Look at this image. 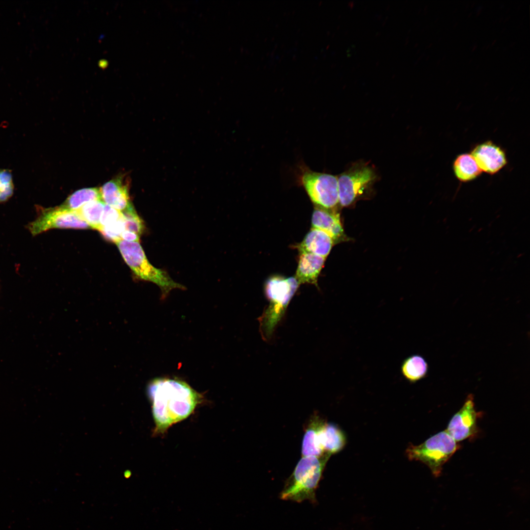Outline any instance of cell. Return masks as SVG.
Listing matches in <instances>:
<instances>
[{"instance_id": "obj_1", "label": "cell", "mask_w": 530, "mask_h": 530, "mask_svg": "<svg viewBox=\"0 0 530 530\" xmlns=\"http://www.w3.org/2000/svg\"><path fill=\"white\" fill-rule=\"evenodd\" d=\"M147 393L157 433H163L172 424L187 418L202 400L200 394L177 378H156L149 383Z\"/></svg>"}, {"instance_id": "obj_2", "label": "cell", "mask_w": 530, "mask_h": 530, "mask_svg": "<svg viewBox=\"0 0 530 530\" xmlns=\"http://www.w3.org/2000/svg\"><path fill=\"white\" fill-rule=\"evenodd\" d=\"M330 455L303 456L287 480L280 497L284 500L316 502V490Z\"/></svg>"}, {"instance_id": "obj_3", "label": "cell", "mask_w": 530, "mask_h": 530, "mask_svg": "<svg viewBox=\"0 0 530 530\" xmlns=\"http://www.w3.org/2000/svg\"><path fill=\"white\" fill-rule=\"evenodd\" d=\"M299 284L293 277L275 276L267 281L265 292L269 304L260 318V329L263 338L268 339L271 336Z\"/></svg>"}, {"instance_id": "obj_4", "label": "cell", "mask_w": 530, "mask_h": 530, "mask_svg": "<svg viewBox=\"0 0 530 530\" xmlns=\"http://www.w3.org/2000/svg\"><path fill=\"white\" fill-rule=\"evenodd\" d=\"M125 262L139 278L156 284L165 297L173 289H184L175 282L167 273L152 265L148 261L139 242L120 239L115 243Z\"/></svg>"}, {"instance_id": "obj_5", "label": "cell", "mask_w": 530, "mask_h": 530, "mask_svg": "<svg viewBox=\"0 0 530 530\" xmlns=\"http://www.w3.org/2000/svg\"><path fill=\"white\" fill-rule=\"evenodd\" d=\"M459 445L447 430L431 436L418 446H411L407 451L410 459L426 465L432 475L439 477L443 465L459 449Z\"/></svg>"}, {"instance_id": "obj_6", "label": "cell", "mask_w": 530, "mask_h": 530, "mask_svg": "<svg viewBox=\"0 0 530 530\" xmlns=\"http://www.w3.org/2000/svg\"><path fill=\"white\" fill-rule=\"evenodd\" d=\"M296 182L305 190L311 201L318 207L333 209L339 203L338 177L314 171L305 163L298 164Z\"/></svg>"}, {"instance_id": "obj_7", "label": "cell", "mask_w": 530, "mask_h": 530, "mask_svg": "<svg viewBox=\"0 0 530 530\" xmlns=\"http://www.w3.org/2000/svg\"><path fill=\"white\" fill-rule=\"evenodd\" d=\"M375 175L369 166L362 163L353 165L338 177L339 203L350 205L372 185Z\"/></svg>"}, {"instance_id": "obj_8", "label": "cell", "mask_w": 530, "mask_h": 530, "mask_svg": "<svg viewBox=\"0 0 530 530\" xmlns=\"http://www.w3.org/2000/svg\"><path fill=\"white\" fill-rule=\"evenodd\" d=\"M36 219L28 224L27 228L33 236L55 228L91 229L76 211L54 208H39Z\"/></svg>"}, {"instance_id": "obj_9", "label": "cell", "mask_w": 530, "mask_h": 530, "mask_svg": "<svg viewBox=\"0 0 530 530\" xmlns=\"http://www.w3.org/2000/svg\"><path fill=\"white\" fill-rule=\"evenodd\" d=\"M450 420L447 431L456 442L465 440L477 432V414L472 395Z\"/></svg>"}, {"instance_id": "obj_10", "label": "cell", "mask_w": 530, "mask_h": 530, "mask_svg": "<svg viewBox=\"0 0 530 530\" xmlns=\"http://www.w3.org/2000/svg\"><path fill=\"white\" fill-rule=\"evenodd\" d=\"M471 155L481 171L490 174L498 172L507 162L504 151L491 141L476 146Z\"/></svg>"}, {"instance_id": "obj_11", "label": "cell", "mask_w": 530, "mask_h": 530, "mask_svg": "<svg viewBox=\"0 0 530 530\" xmlns=\"http://www.w3.org/2000/svg\"><path fill=\"white\" fill-rule=\"evenodd\" d=\"M100 191L102 201L105 204L121 212L132 205L128 187L122 177L106 182L100 188Z\"/></svg>"}, {"instance_id": "obj_12", "label": "cell", "mask_w": 530, "mask_h": 530, "mask_svg": "<svg viewBox=\"0 0 530 530\" xmlns=\"http://www.w3.org/2000/svg\"><path fill=\"white\" fill-rule=\"evenodd\" d=\"M331 209L318 207L315 208L312 214V225L313 228L327 233L335 242H337L345 236L339 214Z\"/></svg>"}, {"instance_id": "obj_13", "label": "cell", "mask_w": 530, "mask_h": 530, "mask_svg": "<svg viewBox=\"0 0 530 530\" xmlns=\"http://www.w3.org/2000/svg\"><path fill=\"white\" fill-rule=\"evenodd\" d=\"M325 421L317 414H314L309 420L304 434L301 453L303 456H321L325 454L320 442L319 434L322 425Z\"/></svg>"}, {"instance_id": "obj_14", "label": "cell", "mask_w": 530, "mask_h": 530, "mask_svg": "<svg viewBox=\"0 0 530 530\" xmlns=\"http://www.w3.org/2000/svg\"><path fill=\"white\" fill-rule=\"evenodd\" d=\"M335 241L327 233L318 229H312L298 245L301 253H309L326 258Z\"/></svg>"}, {"instance_id": "obj_15", "label": "cell", "mask_w": 530, "mask_h": 530, "mask_svg": "<svg viewBox=\"0 0 530 530\" xmlns=\"http://www.w3.org/2000/svg\"><path fill=\"white\" fill-rule=\"evenodd\" d=\"M325 258L312 253H301L295 277L299 284L317 285Z\"/></svg>"}, {"instance_id": "obj_16", "label": "cell", "mask_w": 530, "mask_h": 530, "mask_svg": "<svg viewBox=\"0 0 530 530\" xmlns=\"http://www.w3.org/2000/svg\"><path fill=\"white\" fill-rule=\"evenodd\" d=\"M320 442L325 454H331L341 451L345 444V436L337 425L324 422L319 434Z\"/></svg>"}, {"instance_id": "obj_17", "label": "cell", "mask_w": 530, "mask_h": 530, "mask_svg": "<svg viewBox=\"0 0 530 530\" xmlns=\"http://www.w3.org/2000/svg\"><path fill=\"white\" fill-rule=\"evenodd\" d=\"M428 365L421 355H413L406 358L401 363L400 372L403 377L411 383L425 377L428 373Z\"/></svg>"}, {"instance_id": "obj_18", "label": "cell", "mask_w": 530, "mask_h": 530, "mask_svg": "<svg viewBox=\"0 0 530 530\" xmlns=\"http://www.w3.org/2000/svg\"><path fill=\"white\" fill-rule=\"evenodd\" d=\"M453 167L456 178L462 182L474 180L481 172L475 159L469 154H463L457 157Z\"/></svg>"}, {"instance_id": "obj_19", "label": "cell", "mask_w": 530, "mask_h": 530, "mask_svg": "<svg viewBox=\"0 0 530 530\" xmlns=\"http://www.w3.org/2000/svg\"><path fill=\"white\" fill-rule=\"evenodd\" d=\"M96 200H102L100 188H85L72 193L60 206L66 209L76 211L85 204Z\"/></svg>"}, {"instance_id": "obj_20", "label": "cell", "mask_w": 530, "mask_h": 530, "mask_svg": "<svg viewBox=\"0 0 530 530\" xmlns=\"http://www.w3.org/2000/svg\"><path fill=\"white\" fill-rule=\"evenodd\" d=\"M105 204L102 200L89 202L76 211L91 229L99 231Z\"/></svg>"}, {"instance_id": "obj_21", "label": "cell", "mask_w": 530, "mask_h": 530, "mask_svg": "<svg viewBox=\"0 0 530 530\" xmlns=\"http://www.w3.org/2000/svg\"><path fill=\"white\" fill-rule=\"evenodd\" d=\"M122 212L124 217L125 230L134 233L140 236L143 232L144 226L133 206L131 205Z\"/></svg>"}, {"instance_id": "obj_22", "label": "cell", "mask_w": 530, "mask_h": 530, "mask_svg": "<svg viewBox=\"0 0 530 530\" xmlns=\"http://www.w3.org/2000/svg\"><path fill=\"white\" fill-rule=\"evenodd\" d=\"M125 230V220L123 217L114 223L101 227L99 231L106 238L115 243L121 239V234Z\"/></svg>"}, {"instance_id": "obj_23", "label": "cell", "mask_w": 530, "mask_h": 530, "mask_svg": "<svg viewBox=\"0 0 530 530\" xmlns=\"http://www.w3.org/2000/svg\"><path fill=\"white\" fill-rule=\"evenodd\" d=\"M13 190L11 173L8 170L0 169V203L9 199L12 196Z\"/></svg>"}, {"instance_id": "obj_24", "label": "cell", "mask_w": 530, "mask_h": 530, "mask_svg": "<svg viewBox=\"0 0 530 530\" xmlns=\"http://www.w3.org/2000/svg\"><path fill=\"white\" fill-rule=\"evenodd\" d=\"M123 217L124 216L121 212L106 204L101 218L100 228L114 223Z\"/></svg>"}, {"instance_id": "obj_25", "label": "cell", "mask_w": 530, "mask_h": 530, "mask_svg": "<svg viewBox=\"0 0 530 530\" xmlns=\"http://www.w3.org/2000/svg\"><path fill=\"white\" fill-rule=\"evenodd\" d=\"M140 236L137 234L127 231H124L121 236V239L132 242H139Z\"/></svg>"}]
</instances>
